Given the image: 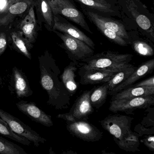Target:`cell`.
Listing matches in <instances>:
<instances>
[{
    "label": "cell",
    "instance_id": "obj_6",
    "mask_svg": "<svg viewBox=\"0 0 154 154\" xmlns=\"http://www.w3.org/2000/svg\"><path fill=\"white\" fill-rule=\"evenodd\" d=\"M133 118L121 114L109 115L100 121L102 127L112 135L113 138L119 139L131 131Z\"/></svg>",
    "mask_w": 154,
    "mask_h": 154
},
{
    "label": "cell",
    "instance_id": "obj_1",
    "mask_svg": "<svg viewBox=\"0 0 154 154\" xmlns=\"http://www.w3.org/2000/svg\"><path fill=\"white\" fill-rule=\"evenodd\" d=\"M40 84L48 96L47 103L56 109H67L70 105V96L62 81L61 73L55 61L48 54L39 57Z\"/></svg>",
    "mask_w": 154,
    "mask_h": 154
},
{
    "label": "cell",
    "instance_id": "obj_22",
    "mask_svg": "<svg viewBox=\"0 0 154 154\" xmlns=\"http://www.w3.org/2000/svg\"><path fill=\"white\" fill-rule=\"evenodd\" d=\"M136 67L129 63L121 68L108 82L109 85V94L116 87L125 82L129 76L135 71Z\"/></svg>",
    "mask_w": 154,
    "mask_h": 154
},
{
    "label": "cell",
    "instance_id": "obj_13",
    "mask_svg": "<svg viewBox=\"0 0 154 154\" xmlns=\"http://www.w3.org/2000/svg\"><path fill=\"white\" fill-rule=\"evenodd\" d=\"M54 24L53 29L66 33L73 37L77 38L88 45L93 49H94L93 41L79 29L69 23L66 20L62 17L54 16Z\"/></svg>",
    "mask_w": 154,
    "mask_h": 154
},
{
    "label": "cell",
    "instance_id": "obj_3",
    "mask_svg": "<svg viewBox=\"0 0 154 154\" xmlns=\"http://www.w3.org/2000/svg\"><path fill=\"white\" fill-rule=\"evenodd\" d=\"M54 16L62 15L92 34L82 13L70 0H47Z\"/></svg>",
    "mask_w": 154,
    "mask_h": 154
},
{
    "label": "cell",
    "instance_id": "obj_33",
    "mask_svg": "<svg viewBox=\"0 0 154 154\" xmlns=\"http://www.w3.org/2000/svg\"><path fill=\"white\" fill-rule=\"evenodd\" d=\"M7 47V36L4 33L0 34V56L6 50Z\"/></svg>",
    "mask_w": 154,
    "mask_h": 154
},
{
    "label": "cell",
    "instance_id": "obj_30",
    "mask_svg": "<svg viewBox=\"0 0 154 154\" xmlns=\"http://www.w3.org/2000/svg\"><path fill=\"white\" fill-rule=\"evenodd\" d=\"M133 47L134 50L140 55L150 57L154 54L153 48L145 42L137 41L133 43Z\"/></svg>",
    "mask_w": 154,
    "mask_h": 154
},
{
    "label": "cell",
    "instance_id": "obj_17",
    "mask_svg": "<svg viewBox=\"0 0 154 154\" xmlns=\"http://www.w3.org/2000/svg\"><path fill=\"white\" fill-rule=\"evenodd\" d=\"M34 8V5L29 8L26 16L19 25L20 31L31 44L35 42L37 34V21Z\"/></svg>",
    "mask_w": 154,
    "mask_h": 154
},
{
    "label": "cell",
    "instance_id": "obj_34",
    "mask_svg": "<svg viewBox=\"0 0 154 154\" xmlns=\"http://www.w3.org/2000/svg\"><path fill=\"white\" fill-rule=\"evenodd\" d=\"M57 118L59 119H63L66 121V122H73L76 121L77 120L73 116L72 114L70 112L59 114L57 116Z\"/></svg>",
    "mask_w": 154,
    "mask_h": 154
},
{
    "label": "cell",
    "instance_id": "obj_2",
    "mask_svg": "<svg viewBox=\"0 0 154 154\" xmlns=\"http://www.w3.org/2000/svg\"><path fill=\"white\" fill-rule=\"evenodd\" d=\"M132 57V55L130 54H119L108 51L93 55L82 62L91 68L118 71L129 63Z\"/></svg>",
    "mask_w": 154,
    "mask_h": 154
},
{
    "label": "cell",
    "instance_id": "obj_9",
    "mask_svg": "<svg viewBox=\"0 0 154 154\" xmlns=\"http://www.w3.org/2000/svg\"><path fill=\"white\" fill-rule=\"evenodd\" d=\"M118 71L91 68L82 63L78 71L80 83L82 85H87L108 82Z\"/></svg>",
    "mask_w": 154,
    "mask_h": 154
},
{
    "label": "cell",
    "instance_id": "obj_31",
    "mask_svg": "<svg viewBox=\"0 0 154 154\" xmlns=\"http://www.w3.org/2000/svg\"><path fill=\"white\" fill-rule=\"evenodd\" d=\"M143 86H148V87H154V76L152 75L151 77L145 79L137 83H134L128 86L126 89L133 87H143ZM125 90V89H124Z\"/></svg>",
    "mask_w": 154,
    "mask_h": 154
},
{
    "label": "cell",
    "instance_id": "obj_35",
    "mask_svg": "<svg viewBox=\"0 0 154 154\" xmlns=\"http://www.w3.org/2000/svg\"><path fill=\"white\" fill-rule=\"evenodd\" d=\"M0 1H1V0H0Z\"/></svg>",
    "mask_w": 154,
    "mask_h": 154
},
{
    "label": "cell",
    "instance_id": "obj_14",
    "mask_svg": "<svg viewBox=\"0 0 154 154\" xmlns=\"http://www.w3.org/2000/svg\"><path fill=\"white\" fill-rule=\"evenodd\" d=\"M91 90L85 91L75 100L69 112L78 120H87L89 115L94 112L90 102Z\"/></svg>",
    "mask_w": 154,
    "mask_h": 154
},
{
    "label": "cell",
    "instance_id": "obj_12",
    "mask_svg": "<svg viewBox=\"0 0 154 154\" xmlns=\"http://www.w3.org/2000/svg\"><path fill=\"white\" fill-rule=\"evenodd\" d=\"M20 111L35 122L47 127L54 125L51 116L47 114L32 102L20 100L16 103Z\"/></svg>",
    "mask_w": 154,
    "mask_h": 154
},
{
    "label": "cell",
    "instance_id": "obj_10",
    "mask_svg": "<svg viewBox=\"0 0 154 154\" xmlns=\"http://www.w3.org/2000/svg\"><path fill=\"white\" fill-rule=\"evenodd\" d=\"M33 0H8L0 12V26H6L34 5Z\"/></svg>",
    "mask_w": 154,
    "mask_h": 154
},
{
    "label": "cell",
    "instance_id": "obj_24",
    "mask_svg": "<svg viewBox=\"0 0 154 154\" xmlns=\"http://www.w3.org/2000/svg\"><path fill=\"white\" fill-rule=\"evenodd\" d=\"M0 134L25 146H29L31 142L24 137L12 131L7 122L0 117Z\"/></svg>",
    "mask_w": 154,
    "mask_h": 154
},
{
    "label": "cell",
    "instance_id": "obj_16",
    "mask_svg": "<svg viewBox=\"0 0 154 154\" xmlns=\"http://www.w3.org/2000/svg\"><path fill=\"white\" fill-rule=\"evenodd\" d=\"M154 69V59H150L136 67L135 71L129 76L128 78L121 84L116 87L115 89L109 93V95L112 96L117 93L119 92L128 86L135 83L140 79L151 74Z\"/></svg>",
    "mask_w": 154,
    "mask_h": 154
},
{
    "label": "cell",
    "instance_id": "obj_8",
    "mask_svg": "<svg viewBox=\"0 0 154 154\" xmlns=\"http://www.w3.org/2000/svg\"><path fill=\"white\" fill-rule=\"evenodd\" d=\"M66 122V129L69 133L84 141L95 142L100 140L103 136L101 131L87 120Z\"/></svg>",
    "mask_w": 154,
    "mask_h": 154
},
{
    "label": "cell",
    "instance_id": "obj_18",
    "mask_svg": "<svg viewBox=\"0 0 154 154\" xmlns=\"http://www.w3.org/2000/svg\"><path fill=\"white\" fill-rule=\"evenodd\" d=\"M78 63L72 61L65 68L60 76L61 81L68 91L70 97L73 96L76 93L78 89L75 79V72L78 69Z\"/></svg>",
    "mask_w": 154,
    "mask_h": 154
},
{
    "label": "cell",
    "instance_id": "obj_15",
    "mask_svg": "<svg viewBox=\"0 0 154 154\" xmlns=\"http://www.w3.org/2000/svg\"><path fill=\"white\" fill-rule=\"evenodd\" d=\"M88 18L95 25L99 24L105 28L112 30L123 39H128L129 37L125 27L122 23L111 19L100 16L91 11L84 10Z\"/></svg>",
    "mask_w": 154,
    "mask_h": 154
},
{
    "label": "cell",
    "instance_id": "obj_32",
    "mask_svg": "<svg viewBox=\"0 0 154 154\" xmlns=\"http://www.w3.org/2000/svg\"><path fill=\"white\" fill-rule=\"evenodd\" d=\"M150 151L154 150V136L152 135H146L140 140Z\"/></svg>",
    "mask_w": 154,
    "mask_h": 154
},
{
    "label": "cell",
    "instance_id": "obj_4",
    "mask_svg": "<svg viewBox=\"0 0 154 154\" xmlns=\"http://www.w3.org/2000/svg\"><path fill=\"white\" fill-rule=\"evenodd\" d=\"M63 42L69 57L73 62L78 63L93 55L94 51L85 43L66 33L54 30Z\"/></svg>",
    "mask_w": 154,
    "mask_h": 154
},
{
    "label": "cell",
    "instance_id": "obj_26",
    "mask_svg": "<svg viewBox=\"0 0 154 154\" xmlns=\"http://www.w3.org/2000/svg\"><path fill=\"white\" fill-rule=\"evenodd\" d=\"M18 145L0 136V154H27Z\"/></svg>",
    "mask_w": 154,
    "mask_h": 154
},
{
    "label": "cell",
    "instance_id": "obj_29",
    "mask_svg": "<svg viewBox=\"0 0 154 154\" xmlns=\"http://www.w3.org/2000/svg\"><path fill=\"white\" fill-rule=\"evenodd\" d=\"M95 25L99 29V30L103 33V34L111 41H112L119 45L122 46L127 45V42L124 39L121 37L120 36L117 35L116 33L113 32L112 30L105 28L104 27L99 24H95Z\"/></svg>",
    "mask_w": 154,
    "mask_h": 154
},
{
    "label": "cell",
    "instance_id": "obj_7",
    "mask_svg": "<svg viewBox=\"0 0 154 154\" xmlns=\"http://www.w3.org/2000/svg\"><path fill=\"white\" fill-rule=\"evenodd\" d=\"M154 104V95L142 96L111 100L109 110L114 113L122 112L127 114H134L135 110L149 108Z\"/></svg>",
    "mask_w": 154,
    "mask_h": 154
},
{
    "label": "cell",
    "instance_id": "obj_19",
    "mask_svg": "<svg viewBox=\"0 0 154 154\" xmlns=\"http://www.w3.org/2000/svg\"><path fill=\"white\" fill-rule=\"evenodd\" d=\"M154 95V87H133L122 90L112 95L111 100Z\"/></svg>",
    "mask_w": 154,
    "mask_h": 154
},
{
    "label": "cell",
    "instance_id": "obj_27",
    "mask_svg": "<svg viewBox=\"0 0 154 154\" xmlns=\"http://www.w3.org/2000/svg\"><path fill=\"white\" fill-rule=\"evenodd\" d=\"M38 8L40 13L47 25L50 27L54 26V16L47 0H38Z\"/></svg>",
    "mask_w": 154,
    "mask_h": 154
},
{
    "label": "cell",
    "instance_id": "obj_11",
    "mask_svg": "<svg viewBox=\"0 0 154 154\" xmlns=\"http://www.w3.org/2000/svg\"><path fill=\"white\" fill-rule=\"evenodd\" d=\"M9 89L19 99L30 97L33 94L26 75L22 70L17 67L12 69Z\"/></svg>",
    "mask_w": 154,
    "mask_h": 154
},
{
    "label": "cell",
    "instance_id": "obj_28",
    "mask_svg": "<svg viewBox=\"0 0 154 154\" xmlns=\"http://www.w3.org/2000/svg\"><path fill=\"white\" fill-rule=\"evenodd\" d=\"M131 8V13L138 25L143 30L150 33L152 37L154 36V29L149 19L144 15L137 13L133 8Z\"/></svg>",
    "mask_w": 154,
    "mask_h": 154
},
{
    "label": "cell",
    "instance_id": "obj_5",
    "mask_svg": "<svg viewBox=\"0 0 154 154\" xmlns=\"http://www.w3.org/2000/svg\"><path fill=\"white\" fill-rule=\"evenodd\" d=\"M0 117L8 123L12 131L26 138L32 142L35 146H38L40 143H45L46 141V139L41 137L19 119L1 109Z\"/></svg>",
    "mask_w": 154,
    "mask_h": 154
},
{
    "label": "cell",
    "instance_id": "obj_25",
    "mask_svg": "<svg viewBox=\"0 0 154 154\" xmlns=\"http://www.w3.org/2000/svg\"><path fill=\"white\" fill-rule=\"evenodd\" d=\"M76 1L85 5L89 8L94 9L100 12L105 13H114L110 4L105 0H75Z\"/></svg>",
    "mask_w": 154,
    "mask_h": 154
},
{
    "label": "cell",
    "instance_id": "obj_20",
    "mask_svg": "<svg viewBox=\"0 0 154 154\" xmlns=\"http://www.w3.org/2000/svg\"><path fill=\"white\" fill-rule=\"evenodd\" d=\"M139 134L137 132L131 131L123 136L122 138H113L114 141L119 147L127 152H136L140 151L139 149L140 140Z\"/></svg>",
    "mask_w": 154,
    "mask_h": 154
},
{
    "label": "cell",
    "instance_id": "obj_23",
    "mask_svg": "<svg viewBox=\"0 0 154 154\" xmlns=\"http://www.w3.org/2000/svg\"><path fill=\"white\" fill-rule=\"evenodd\" d=\"M11 37L16 50L29 60H31L30 50L32 48V44L26 39L21 31L12 32Z\"/></svg>",
    "mask_w": 154,
    "mask_h": 154
},
{
    "label": "cell",
    "instance_id": "obj_21",
    "mask_svg": "<svg viewBox=\"0 0 154 154\" xmlns=\"http://www.w3.org/2000/svg\"><path fill=\"white\" fill-rule=\"evenodd\" d=\"M109 95L108 83H104L101 85L95 86L91 90L90 102L93 108L99 109L105 103Z\"/></svg>",
    "mask_w": 154,
    "mask_h": 154
}]
</instances>
